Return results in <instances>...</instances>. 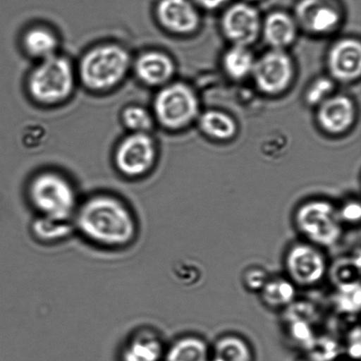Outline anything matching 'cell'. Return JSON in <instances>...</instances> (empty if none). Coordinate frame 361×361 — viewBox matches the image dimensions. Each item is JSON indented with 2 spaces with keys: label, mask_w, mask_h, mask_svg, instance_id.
<instances>
[{
  "label": "cell",
  "mask_w": 361,
  "mask_h": 361,
  "mask_svg": "<svg viewBox=\"0 0 361 361\" xmlns=\"http://www.w3.org/2000/svg\"><path fill=\"white\" fill-rule=\"evenodd\" d=\"M74 228L99 246L119 249L137 235V222L125 202L111 195H97L79 204L73 215Z\"/></svg>",
  "instance_id": "1"
},
{
  "label": "cell",
  "mask_w": 361,
  "mask_h": 361,
  "mask_svg": "<svg viewBox=\"0 0 361 361\" xmlns=\"http://www.w3.org/2000/svg\"><path fill=\"white\" fill-rule=\"evenodd\" d=\"M27 194L32 207L46 217L73 219L79 205L72 184L56 173L38 175L32 180Z\"/></svg>",
  "instance_id": "2"
},
{
  "label": "cell",
  "mask_w": 361,
  "mask_h": 361,
  "mask_svg": "<svg viewBox=\"0 0 361 361\" xmlns=\"http://www.w3.org/2000/svg\"><path fill=\"white\" fill-rule=\"evenodd\" d=\"M130 56L116 45H104L92 49L84 56L80 76L88 87L104 90L116 86L128 72Z\"/></svg>",
  "instance_id": "3"
},
{
  "label": "cell",
  "mask_w": 361,
  "mask_h": 361,
  "mask_svg": "<svg viewBox=\"0 0 361 361\" xmlns=\"http://www.w3.org/2000/svg\"><path fill=\"white\" fill-rule=\"evenodd\" d=\"M159 123L169 130L186 128L200 116V102L192 88L183 83L165 85L154 100Z\"/></svg>",
  "instance_id": "4"
},
{
  "label": "cell",
  "mask_w": 361,
  "mask_h": 361,
  "mask_svg": "<svg viewBox=\"0 0 361 361\" xmlns=\"http://www.w3.org/2000/svg\"><path fill=\"white\" fill-rule=\"evenodd\" d=\"M295 224L307 240L319 246L334 245L342 235L339 212L325 200H312L300 207L295 214Z\"/></svg>",
  "instance_id": "5"
},
{
  "label": "cell",
  "mask_w": 361,
  "mask_h": 361,
  "mask_svg": "<svg viewBox=\"0 0 361 361\" xmlns=\"http://www.w3.org/2000/svg\"><path fill=\"white\" fill-rule=\"evenodd\" d=\"M74 73L70 62L63 56L42 60L31 74V94L38 101L51 104L63 100L72 93Z\"/></svg>",
  "instance_id": "6"
},
{
  "label": "cell",
  "mask_w": 361,
  "mask_h": 361,
  "mask_svg": "<svg viewBox=\"0 0 361 361\" xmlns=\"http://www.w3.org/2000/svg\"><path fill=\"white\" fill-rule=\"evenodd\" d=\"M295 65L286 51L271 49L256 59L251 76L257 90L267 95L288 90L295 78Z\"/></svg>",
  "instance_id": "7"
},
{
  "label": "cell",
  "mask_w": 361,
  "mask_h": 361,
  "mask_svg": "<svg viewBox=\"0 0 361 361\" xmlns=\"http://www.w3.org/2000/svg\"><path fill=\"white\" fill-rule=\"evenodd\" d=\"M293 16L299 27L321 37L341 27L344 8L341 0H296Z\"/></svg>",
  "instance_id": "8"
},
{
  "label": "cell",
  "mask_w": 361,
  "mask_h": 361,
  "mask_svg": "<svg viewBox=\"0 0 361 361\" xmlns=\"http://www.w3.org/2000/svg\"><path fill=\"white\" fill-rule=\"evenodd\" d=\"M262 20L253 4L243 0L231 2L222 13L221 31L233 45L249 47L261 34Z\"/></svg>",
  "instance_id": "9"
},
{
  "label": "cell",
  "mask_w": 361,
  "mask_h": 361,
  "mask_svg": "<svg viewBox=\"0 0 361 361\" xmlns=\"http://www.w3.org/2000/svg\"><path fill=\"white\" fill-rule=\"evenodd\" d=\"M157 158V147L147 133H133L116 151V167L123 176L140 178L150 171Z\"/></svg>",
  "instance_id": "10"
},
{
  "label": "cell",
  "mask_w": 361,
  "mask_h": 361,
  "mask_svg": "<svg viewBox=\"0 0 361 361\" xmlns=\"http://www.w3.org/2000/svg\"><path fill=\"white\" fill-rule=\"evenodd\" d=\"M286 265L293 281L302 286L317 284L326 272L324 255L317 247L307 243L292 247L286 256Z\"/></svg>",
  "instance_id": "11"
},
{
  "label": "cell",
  "mask_w": 361,
  "mask_h": 361,
  "mask_svg": "<svg viewBox=\"0 0 361 361\" xmlns=\"http://www.w3.org/2000/svg\"><path fill=\"white\" fill-rule=\"evenodd\" d=\"M200 8L192 0H157L155 14L161 26L171 33H195L201 23Z\"/></svg>",
  "instance_id": "12"
},
{
  "label": "cell",
  "mask_w": 361,
  "mask_h": 361,
  "mask_svg": "<svg viewBox=\"0 0 361 361\" xmlns=\"http://www.w3.org/2000/svg\"><path fill=\"white\" fill-rule=\"evenodd\" d=\"M355 119V102L346 95H331L317 107L318 126L330 135H342L348 132Z\"/></svg>",
  "instance_id": "13"
},
{
  "label": "cell",
  "mask_w": 361,
  "mask_h": 361,
  "mask_svg": "<svg viewBox=\"0 0 361 361\" xmlns=\"http://www.w3.org/2000/svg\"><path fill=\"white\" fill-rule=\"evenodd\" d=\"M327 67L334 80L353 82L361 73V46L356 39L336 42L328 53Z\"/></svg>",
  "instance_id": "14"
},
{
  "label": "cell",
  "mask_w": 361,
  "mask_h": 361,
  "mask_svg": "<svg viewBox=\"0 0 361 361\" xmlns=\"http://www.w3.org/2000/svg\"><path fill=\"white\" fill-rule=\"evenodd\" d=\"M298 30L295 17L285 11H274L262 20L261 34L271 49L286 51L295 42Z\"/></svg>",
  "instance_id": "15"
},
{
  "label": "cell",
  "mask_w": 361,
  "mask_h": 361,
  "mask_svg": "<svg viewBox=\"0 0 361 361\" xmlns=\"http://www.w3.org/2000/svg\"><path fill=\"white\" fill-rule=\"evenodd\" d=\"M164 356L161 339L149 329H141L132 335L121 352V361H161Z\"/></svg>",
  "instance_id": "16"
},
{
  "label": "cell",
  "mask_w": 361,
  "mask_h": 361,
  "mask_svg": "<svg viewBox=\"0 0 361 361\" xmlns=\"http://www.w3.org/2000/svg\"><path fill=\"white\" fill-rule=\"evenodd\" d=\"M135 66L137 76L149 86H165L176 69L171 56L159 51L145 53L137 60Z\"/></svg>",
  "instance_id": "17"
},
{
  "label": "cell",
  "mask_w": 361,
  "mask_h": 361,
  "mask_svg": "<svg viewBox=\"0 0 361 361\" xmlns=\"http://www.w3.org/2000/svg\"><path fill=\"white\" fill-rule=\"evenodd\" d=\"M198 123L205 136L221 142L233 139L238 130L235 120L231 116L214 109L200 115Z\"/></svg>",
  "instance_id": "18"
},
{
  "label": "cell",
  "mask_w": 361,
  "mask_h": 361,
  "mask_svg": "<svg viewBox=\"0 0 361 361\" xmlns=\"http://www.w3.org/2000/svg\"><path fill=\"white\" fill-rule=\"evenodd\" d=\"M74 230L73 219H56L38 215L32 222L31 232L38 242L56 243L68 238Z\"/></svg>",
  "instance_id": "19"
},
{
  "label": "cell",
  "mask_w": 361,
  "mask_h": 361,
  "mask_svg": "<svg viewBox=\"0 0 361 361\" xmlns=\"http://www.w3.org/2000/svg\"><path fill=\"white\" fill-rule=\"evenodd\" d=\"M256 59L249 47L232 45L222 59V66L226 75L235 80L245 79L252 73Z\"/></svg>",
  "instance_id": "20"
},
{
  "label": "cell",
  "mask_w": 361,
  "mask_h": 361,
  "mask_svg": "<svg viewBox=\"0 0 361 361\" xmlns=\"http://www.w3.org/2000/svg\"><path fill=\"white\" fill-rule=\"evenodd\" d=\"M164 357L165 361H207V345L198 338H180L169 348Z\"/></svg>",
  "instance_id": "21"
},
{
  "label": "cell",
  "mask_w": 361,
  "mask_h": 361,
  "mask_svg": "<svg viewBox=\"0 0 361 361\" xmlns=\"http://www.w3.org/2000/svg\"><path fill=\"white\" fill-rule=\"evenodd\" d=\"M58 44L56 35L46 28H34L24 37V46L28 54L42 60L55 56Z\"/></svg>",
  "instance_id": "22"
},
{
  "label": "cell",
  "mask_w": 361,
  "mask_h": 361,
  "mask_svg": "<svg viewBox=\"0 0 361 361\" xmlns=\"http://www.w3.org/2000/svg\"><path fill=\"white\" fill-rule=\"evenodd\" d=\"M212 361H253V355L249 345L243 338L226 336L216 343Z\"/></svg>",
  "instance_id": "23"
},
{
  "label": "cell",
  "mask_w": 361,
  "mask_h": 361,
  "mask_svg": "<svg viewBox=\"0 0 361 361\" xmlns=\"http://www.w3.org/2000/svg\"><path fill=\"white\" fill-rule=\"evenodd\" d=\"M261 292L264 302L268 306L274 307L290 305L295 300L296 295L293 283L283 279L268 281Z\"/></svg>",
  "instance_id": "24"
},
{
  "label": "cell",
  "mask_w": 361,
  "mask_h": 361,
  "mask_svg": "<svg viewBox=\"0 0 361 361\" xmlns=\"http://www.w3.org/2000/svg\"><path fill=\"white\" fill-rule=\"evenodd\" d=\"M360 257L353 259H342L337 262L331 270L332 281L341 286L358 284L360 283Z\"/></svg>",
  "instance_id": "25"
},
{
  "label": "cell",
  "mask_w": 361,
  "mask_h": 361,
  "mask_svg": "<svg viewBox=\"0 0 361 361\" xmlns=\"http://www.w3.org/2000/svg\"><path fill=\"white\" fill-rule=\"evenodd\" d=\"M123 121L133 133H147L153 126V118L146 109L132 106L123 113Z\"/></svg>",
  "instance_id": "26"
},
{
  "label": "cell",
  "mask_w": 361,
  "mask_h": 361,
  "mask_svg": "<svg viewBox=\"0 0 361 361\" xmlns=\"http://www.w3.org/2000/svg\"><path fill=\"white\" fill-rule=\"evenodd\" d=\"M334 80L329 77H319L311 83L305 92L307 104L318 107L334 94Z\"/></svg>",
  "instance_id": "27"
},
{
  "label": "cell",
  "mask_w": 361,
  "mask_h": 361,
  "mask_svg": "<svg viewBox=\"0 0 361 361\" xmlns=\"http://www.w3.org/2000/svg\"><path fill=\"white\" fill-rule=\"evenodd\" d=\"M307 353L311 361H334L341 353V346L331 338H316Z\"/></svg>",
  "instance_id": "28"
},
{
  "label": "cell",
  "mask_w": 361,
  "mask_h": 361,
  "mask_svg": "<svg viewBox=\"0 0 361 361\" xmlns=\"http://www.w3.org/2000/svg\"><path fill=\"white\" fill-rule=\"evenodd\" d=\"M338 310L345 313H358L360 309V284L341 286L336 298Z\"/></svg>",
  "instance_id": "29"
},
{
  "label": "cell",
  "mask_w": 361,
  "mask_h": 361,
  "mask_svg": "<svg viewBox=\"0 0 361 361\" xmlns=\"http://www.w3.org/2000/svg\"><path fill=\"white\" fill-rule=\"evenodd\" d=\"M317 310L312 303L306 302H292L288 305L286 312V319L289 323L293 322H305L312 324L317 319Z\"/></svg>",
  "instance_id": "30"
},
{
  "label": "cell",
  "mask_w": 361,
  "mask_h": 361,
  "mask_svg": "<svg viewBox=\"0 0 361 361\" xmlns=\"http://www.w3.org/2000/svg\"><path fill=\"white\" fill-rule=\"evenodd\" d=\"M290 335L296 343L307 351L313 345L314 335L310 324L305 322H293L290 323Z\"/></svg>",
  "instance_id": "31"
},
{
  "label": "cell",
  "mask_w": 361,
  "mask_h": 361,
  "mask_svg": "<svg viewBox=\"0 0 361 361\" xmlns=\"http://www.w3.org/2000/svg\"><path fill=\"white\" fill-rule=\"evenodd\" d=\"M267 281V274L261 268H250L243 276L244 285L250 291H261Z\"/></svg>",
  "instance_id": "32"
},
{
  "label": "cell",
  "mask_w": 361,
  "mask_h": 361,
  "mask_svg": "<svg viewBox=\"0 0 361 361\" xmlns=\"http://www.w3.org/2000/svg\"><path fill=\"white\" fill-rule=\"evenodd\" d=\"M341 219L349 223H357L361 217V208L358 202H349L339 212Z\"/></svg>",
  "instance_id": "33"
},
{
  "label": "cell",
  "mask_w": 361,
  "mask_h": 361,
  "mask_svg": "<svg viewBox=\"0 0 361 361\" xmlns=\"http://www.w3.org/2000/svg\"><path fill=\"white\" fill-rule=\"evenodd\" d=\"M348 353L351 358L360 360L361 353L360 330L359 327L355 329L349 334Z\"/></svg>",
  "instance_id": "34"
},
{
  "label": "cell",
  "mask_w": 361,
  "mask_h": 361,
  "mask_svg": "<svg viewBox=\"0 0 361 361\" xmlns=\"http://www.w3.org/2000/svg\"><path fill=\"white\" fill-rule=\"evenodd\" d=\"M200 9L214 11L229 5L232 0H192Z\"/></svg>",
  "instance_id": "35"
},
{
  "label": "cell",
  "mask_w": 361,
  "mask_h": 361,
  "mask_svg": "<svg viewBox=\"0 0 361 361\" xmlns=\"http://www.w3.org/2000/svg\"><path fill=\"white\" fill-rule=\"evenodd\" d=\"M243 1L253 4V5H254L255 3L261 2V1H263V0H243Z\"/></svg>",
  "instance_id": "36"
},
{
  "label": "cell",
  "mask_w": 361,
  "mask_h": 361,
  "mask_svg": "<svg viewBox=\"0 0 361 361\" xmlns=\"http://www.w3.org/2000/svg\"><path fill=\"white\" fill-rule=\"evenodd\" d=\"M297 361H311V360H309V359H307V360H297Z\"/></svg>",
  "instance_id": "37"
}]
</instances>
